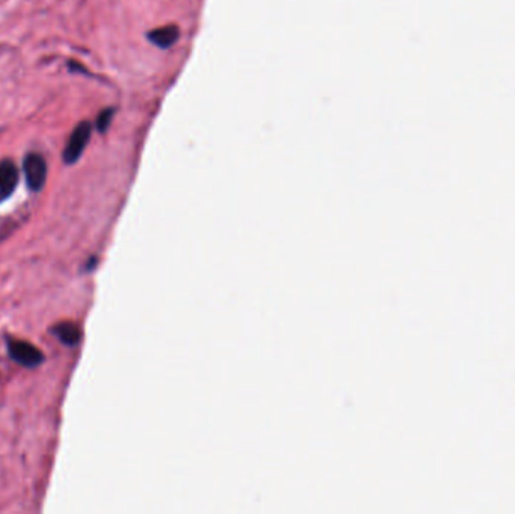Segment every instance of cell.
<instances>
[{
	"label": "cell",
	"mask_w": 515,
	"mask_h": 514,
	"mask_svg": "<svg viewBox=\"0 0 515 514\" xmlns=\"http://www.w3.org/2000/svg\"><path fill=\"white\" fill-rule=\"evenodd\" d=\"M179 38V29L175 24L164 26V28L154 29L148 33V40L160 48H169L172 47Z\"/></svg>",
	"instance_id": "6"
},
{
	"label": "cell",
	"mask_w": 515,
	"mask_h": 514,
	"mask_svg": "<svg viewBox=\"0 0 515 514\" xmlns=\"http://www.w3.org/2000/svg\"><path fill=\"white\" fill-rule=\"evenodd\" d=\"M113 115H115V110H113L112 107L105 109V110H102V112L98 115L95 125H97V130H98L100 133H106V132L109 130L110 122H112V120H113Z\"/></svg>",
	"instance_id": "7"
},
{
	"label": "cell",
	"mask_w": 515,
	"mask_h": 514,
	"mask_svg": "<svg viewBox=\"0 0 515 514\" xmlns=\"http://www.w3.org/2000/svg\"><path fill=\"white\" fill-rule=\"evenodd\" d=\"M18 169L11 160L0 162V204L12 196L18 186Z\"/></svg>",
	"instance_id": "4"
},
{
	"label": "cell",
	"mask_w": 515,
	"mask_h": 514,
	"mask_svg": "<svg viewBox=\"0 0 515 514\" xmlns=\"http://www.w3.org/2000/svg\"><path fill=\"white\" fill-rule=\"evenodd\" d=\"M50 333L56 337L63 345L77 347L82 342V329L73 321H60L50 327Z\"/></svg>",
	"instance_id": "5"
},
{
	"label": "cell",
	"mask_w": 515,
	"mask_h": 514,
	"mask_svg": "<svg viewBox=\"0 0 515 514\" xmlns=\"http://www.w3.org/2000/svg\"><path fill=\"white\" fill-rule=\"evenodd\" d=\"M5 341H6L8 356L11 361H14L16 364L24 368L35 369L46 362L44 353L32 342L12 338L9 335L5 337Z\"/></svg>",
	"instance_id": "1"
},
{
	"label": "cell",
	"mask_w": 515,
	"mask_h": 514,
	"mask_svg": "<svg viewBox=\"0 0 515 514\" xmlns=\"http://www.w3.org/2000/svg\"><path fill=\"white\" fill-rule=\"evenodd\" d=\"M91 133H92V125L87 121H82L74 128L73 133L68 137L65 150H63V162L67 164H74L79 162L83 151L86 150L89 139H91Z\"/></svg>",
	"instance_id": "3"
},
{
	"label": "cell",
	"mask_w": 515,
	"mask_h": 514,
	"mask_svg": "<svg viewBox=\"0 0 515 514\" xmlns=\"http://www.w3.org/2000/svg\"><path fill=\"white\" fill-rule=\"evenodd\" d=\"M23 172L26 186L33 194L41 192L47 183V163L40 154H28L23 162Z\"/></svg>",
	"instance_id": "2"
}]
</instances>
